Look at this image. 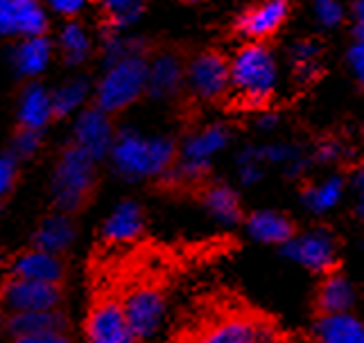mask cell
Here are the masks:
<instances>
[{"instance_id":"e575fe53","label":"cell","mask_w":364,"mask_h":343,"mask_svg":"<svg viewBox=\"0 0 364 343\" xmlns=\"http://www.w3.org/2000/svg\"><path fill=\"white\" fill-rule=\"evenodd\" d=\"M39 145H41V136H39V131L25 129V126H21V131H18L16 138H14V156L28 158V156L36 154V149H39Z\"/></svg>"},{"instance_id":"5bb4252c","label":"cell","mask_w":364,"mask_h":343,"mask_svg":"<svg viewBox=\"0 0 364 343\" xmlns=\"http://www.w3.org/2000/svg\"><path fill=\"white\" fill-rule=\"evenodd\" d=\"M206 343H267L279 339V332L272 323L249 319V316H233L220 321L202 334Z\"/></svg>"},{"instance_id":"f1b7e54d","label":"cell","mask_w":364,"mask_h":343,"mask_svg":"<svg viewBox=\"0 0 364 343\" xmlns=\"http://www.w3.org/2000/svg\"><path fill=\"white\" fill-rule=\"evenodd\" d=\"M292 68L301 82H310L321 68V48L317 41L304 39L292 48Z\"/></svg>"},{"instance_id":"f546056e","label":"cell","mask_w":364,"mask_h":343,"mask_svg":"<svg viewBox=\"0 0 364 343\" xmlns=\"http://www.w3.org/2000/svg\"><path fill=\"white\" fill-rule=\"evenodd\" d=\"M114 30H124L143 14V0H100Z\"/></svg>"},{"instance_id":"4316f807","label":"cell","mask_w":364,"mask_h":343,"mask_svg":"<svg viewBox=\"0 0 364 343\" xmlns=\"http://www.w3.org/2000/svg\"><path fill=\"white\" fill-rule=\"evenodd\" d=\"M91 93V84L86 77H73L68 82L61 84L57 91L53 93V111L57 118L73 116L80 107L86 104Z\"/></svg>"},{"instance_id":"d4e9b609","label":"cell","mask_w":364,"mask_h":343,"mask_svg":"<svg viewBox=\"0 0 364 343\" xmlns=\"http://www.w3.org/2000/svg\"><path fill=\"white\" fill-rule=\"evenodd\" d=\"M75 235H77V228H75L73 219L68 217V212H61V214L48 217L39 226L34 244H36V249H43V251L57 253L59 256V253H64L75 242Z\"/></svg>"},{"instance_id":"f35d334b","label":"cell","mask_w":364,"mask_h":343,"mask_svg":"<svg viewBox=\"0 0 364 343\" xmlns=\"http://www.w3.org/2000/svg\"><path fill=\"white\" fill-rule=\"evenodd\" d=\"M350 187H353V203H355V214L364 222V168L358 170L350 179Z\"/></svg>"},{"instance_id":"e0dca14e","label":"cell","mask_w":364,"mask_h":343,"mask_svg":"<svg viewBox=\"0 0 364 343\" xmlns=\"http://www.w3.org/2000/svg\"><path fill=\"white\" fill-rule=\"evenodd\" d=\"M50 57H53V45L46 39L43 34L36 36H23V39L11 50V63H14V70L21 77H36L41 75Z\"/></svg>"},{"instance_id":"ab89813d","label":"cell","mask_w":364,"mask_h":343,"mask_svg":"<svg viewBox=\"0 0 364 343\" xmlns=\"http://www.w3.org/2000/svg\"><path fill=\"white\" fill-rule=\"evenodd\" d=\"M279 122H281V116L279 113H262V116L258 118V129H262V131H272V129H276L279 126Z\"/></svg>"},{"instance_id":"4fadbf2b","label":"cell","mask_w":364,"mask_h":343,"mask_svg":"<svg viewBox=\"0 0 364 343\" xmlns=\"http://www.w3.org/2000/svg\"><path fill=\"white\" fill-rule=\"evenodd\" d=\"M114 124L105 109L93 107L80 113L75 122V143L84 147L95 160H102L114 145Z\"/></svg>"},{"instance_id":"7a4b0ae2","label":"cell","mask_w":364,"mask_h":343,"mask_svg":"<svg viewBox=\"0 0 364 343\" xmlns=\"http://www.w3.org/2000/svg\"><path fill=\"white\" fill-rule=\"evenodd\" d=\"M231 88L247 107H260L274 95L279 63L262 41H249L229 61Z\"/></svg>"},{"instance_id":"5b68a950","label":"cell","mask_w":364,"mask_h":343,"mask_svg":"<svg viewBox=\"0 0 364 343\" xmlns=\"http://www.w3.org/2000/svg\"><path fill=\"white\" fill-rule=\"evenodd\" d=\"M283 256L315 273H331L337 264V242L328 228L294 233L283 244Z\"/></svg>"},{"instance_id":"1f68e13d","label":"cell","mask_w":364,"mask_h":343,"mask_svg":"<svg viewBox=\"0 0 364 343\" xmlns=\"http://www.w3.org/2000/svg\"><path fill=\"white\" fill-rule=\"evenodd\" d=\"M315 18L321 28L335 30L344 23L342 0H315Z\"/></svg>"},{"instance_id":"d6a6232c","label":"cell","mask_w":364,"mask_h":343,"mask_svg":"<svg viewBox=\"0 0 364 343\" xmlns=\"http://www.w3.org/2000/svg\"><path fill=\"white\" fill-rule=\"evenodd\" d=\"M134 53H143L141 41L122 39V36H118V34H111L107 39V45H105V61H107V66H111V63H116L122 57L134 55Z\"/></svg>"},{"instance_id":"836d02e7","label":"cell","mask_w":364,"mask_h":343,"mask_svg":"<svg viewBox=\"0 0 364 343\" xmlns=\"http://www.w3.org/2000/svg\"><path fill=\"white\" fill-rule=\"evenodd\" d=\"M346 61L355 82L364 88V28H358V25L353 30V43L348 48Z\"/></svg>"},{"instance_id":"30bf717a","label":"cell","mask_w":364,"mask_h":343,"mask_svg":"<svg viewBox=\"0 0 364 343\" xmlns=\"http://www.w3.org/2000/svg\"><path fill=\"white\" fill-rule=\"evenodd\" d=\"M229 129L224 124L204 126L202 131L186 138L181 147V172L191 179L202 176L210 168L213 158L229 145Z\"/></svg>"},{"instance_id":"44dd1931","label":"cell","mask_w":364,"mask_h":343,"mask_svg":"<svg viewBox=\"0 0 364 343\" xmlns=\"http://www.w3.org/2000/svg\"><path fill=\"white\" fill-rule=\"evenodd\" d=\"M55 116L53 111V95H50L41 84H30L23 91L18 102V122L25 129L41 131L43 126Z\"/></svg>"},{"instance_id":"2e32d148","label":"cell","mask_w":364,"mask_h":343,"mask_svg":"<svg viewBox=\"0 0 364 343\" xmlns=\"http://www.w3.org/2000/svg\"><path fill=\"white\" fill-rule=\"evenodd\" d=\"M186 82V68L177 55L163 53L147 61V93L156 99L172 97Z\"/></svg>"},{"instance_id":"ac0fdd59","label":"cell","mask_w":364,"mask_h":343,"mask_svg":"<svg viewBox=\"0 0 364 343\" xmlns=\"http://www.w3.org/2000/svg\"><path fill=\"white\" fill-rule=\"evenodd\" d=\"M247 233L260 244H285L290 239L296 228L292 219H287L283 212L276 210H256L249 214L247 219Z\"/></svg>"},{"instance_id":"4dcf8cb0","label":"cell","mask_w":364,"mask_h":343,"mask_svg":"<svg viewBox=\"0 0 364 343\" xmlns=\"http://www.w3.org/2000/svg\"><path fill=\"white\" fill-rule=\"evenodd\" d=\"M265 172V163L258 156L256 147H245L237 156V176H240L242 185H254L262 179Z\"/></svg>"},{"instance_id":"83f0119b","label":"cell","mask_w":364,"mask_h":343,"mask_svg":"<svg viewBox=\"0 0 364 343\" xmlns=\"http://www.w3.org/2000/svg\"><path fill=\"white\" fill-rule=\"evenodd\" d=\"M59 48L64 55L68 66H80L91 55V36L86 32L84 25L80 23H68L59 34Z\"/></svg>"},{"instance_id":"8fae6325","label":"cell","mask_w":364,"mask_h":343,"mask_svg":"<svg viewBox=\"0 0 364 343\" xmlns=\"http://www.w3.org/2000/svg\"><path fill=\"white\" fill-rule=\"evenodd\" d=\"M290 16V0H260L237 18V32L249 41H267Z\"/></svg>"},{"instance_id":"6da1fadb","label":"cell","mask_w":364,"mask_h":343,"mask_svg":"<svg viewBox=\"0 0 364 343\" xmlns=\"http://www.w3.org/2000/svg\"><path fill=\"white\" fill-rule=\"evenodd\" d=\"M109 154L120 176L127 181H138L166 174L177 156V147L170 138L143 136L134 129H122L116 134Z\"/></svg>"},{"instance_id":"7402d4cb","label":"cell","mask_w":364,"mask_h":343,"mask_svg":"<svg viewBox=\"0 0 364 343\" xmlns=\"http://www.w3.org/2000/svg\"><path fill=\"white\" fill-rule=\"evenodd\" d=\"M143 231V210L136 201H122L109 214L102 235L109 242H129Z\"/></svg>"},{"instance_id":"60d3db41","label":"cell","mask_w":364,"mask_h":343,"mask_svg":"<svg viewBox=\"0 0 364 343\" xmlns=\"http://www.w3.org/2000/svg\"><path fill=\"white\" fill-rule=\"evenodd\" d=\"M353 18L358 28H364V0H355L353 3Z\"/></svg>"},{"instance_id":"277c9868","label":"cell","mask_w":364,"mask_h":343,"mask_svg":"<svg viewBox=\"0 0 364 343\" xmlns=\"http://www.w3.org/2000/svg\"><path fill=\"white\" fill-rule=\"evenodd\" d=\"M145 91L147 61L141 53H134L107 66V72L95 88V104L107 113H116L134 104Z\"/></svg>"},{"instance_id":"9a60e30c","label":"cell","mask_w":364,"mask_h":343,"mask_svg":"<svg viewBox=\"0 0 364 343\" xmlns=\"http://www.w3.org/2000/svg\"><path fill=\"white\" fill-rule=\"evenodd\" d=\"M86 337L93 343H129L132 332L124 319L122 305L116 300H105L89 314L86 321Z\"/></svg>"},{"instance_id":"8d00e7d4","label":"cell","mask_w":364,"mask_h":343,"mask_svg":"<svg viewBox=\"0 0 364 343\" xmlns=\"http://www.w3.org/2000/svg\"><path fill=\"white\" fill-rule=\"evenodd\" d=\"M317 163H335L342 158V147L337 141H321L317 147H315V154H312Z\"/></svg>"},{"instance_id":"ba28073f","label":"cell","mask_w":364,"mask_h":343,"mask_svg":"<svg viewBox=\"0 0 364 343\" xmlns=\"http://www.w3.org/2000/svg\"><path fill=\"white\" fill-rule=\"evenodd\" d=\"M132 339H149L159 332L166 316V300L152 287H138L122 303Z\"/></svg>"},{"instance_id":"b9f144b4","label":"cell","mask_w":364,"mask_h":343,"mask_svg":"<svg viewBox=\"0 0 364 343\" xmlns=\"http://www.w3.org/2000/svg\"><path fill=\"white\" fill-rule=\"evenodd\" d=\"M0 260H3V258H0Z\"/></svg>"},{"instance_id":"74e56055","label":"cell","mask_w":364,"mask_h":343,"mask_svg":"<svg viewBox=\"0 0 364 343\" xmlns=\"http://www.w3.org/2000/svg\"><path fill=\"white\" fill-rule=\"evenodd\" d=\"M46 3L59 16H77L86 7V0H46Z\"/></svg>"},{"instance_id":"603a6c76","label":"cell","mask_w":364,"mask_h":343,"mask_svg":"<svg viewBox=\"0 0 364 343\" xmlns=\"http://www.w3.org/2000/svg\"><path fill=\"white\" fill-rule=\"evenodd\" d=\"M344 192H346L344 179L340 174H333L328 179H321L317 183L306 185L304 192H301V201H304V206L310 212L326 214L340 206L344 199Z\"/></svg>"},{"instance_id":"d590c367","label":"cell","mask_w":364,"mask_h":343,"mask_svg":"<svg viewBox=\"0 0 364 343\" xmlns=\"http://www.w3.org/2000/svg\"><path fill=\"white\" fill-rule=\"evenodd\" d=\"M14 179H16V156L14 154L0 156V199L9 192V187L14 185Z\"/></svg>"},{"instance_id":"8992f818","label":"cell","mask_w":364,"mask_h":343,"mask_svg":"<svg viewBox=\"0 0 364 343\" xmlns=\"http://www.w3.org/2000/svg\"><path fill=\"white\" fill-rule=\"evenodd\" d=\"M186 84L191 93L204 102H215L231 88V70L229 59L220 53H202L197 55L191 66L186 68Z\"/></svg>"},{"instance_id":"d6986e66","label":"cell","mask_w":364,"mask_h":343,"mask_svg":"<svg viewBox=\"0 0 364 343\" xmlns=\"http://www.w3.org/2000/svg\"><path fill=\"white\" fill-rule=\"evenodd\" d=\"M315 337L323 343H364V323L350 312L321 314Z\"/></svg>"},{"instance_id":"3957f363","label":"cell","mask_w":364,"mask_h":343,"mask_svg":"<svg viewBox=\"0 0 364 343\" xmlns=\"http://www.w3.org/2000/svg\"><path fill=\"white\" fill-rule=\"evenodd\" d=\"M95 158L73 143L59 156L53 176V197L55 206L61 212H75L89 201L95 185Z\"/></svg>"},{"instance_id":"9c48e42d","label":"cell","mask_w":364,"mask_h":343,"mask_svg":"<svg viewBox=\"0 0 364 343\" xmlns=\"http://www.w3.org/2000/svg\"><path fill=\"white\" fill-rule=\"evenodd\" d=\"M59 303H61V291L57 283H39L16 276L3 287V294H0V305L9 314L55 310Z\"/></svg>"},{"instance_id":"7c38bea8","label":"cell","mask_w":364,"mask_h":343,"mask_svg":"<svg viewBox=\"0 0 364 343\" xmlns=\"http://www.w3.org/2000/svg\"><path fill=\"white\" fill-rule=\"evenodd\" d=\"M48 28V16L36 0H0V36H36Z\"/></svg>"},{"instance_id":"ffe728a7","label":"cell","mask_w":364,"mask_h":343,"mask_svg":"<svg viewBox=\"0 0 364 343\" xmlns=\"http://www.w3.org/2000/svg\"><path fill=\"white\" fill-rule=\"evenodd\" d=\"M14 276L16 278H28V281H39V283H57L64 276V264H61L57 253H50L43 249H34L14 262Z\"/></svg>"},{"instance_id":"52a82bcc","label":"cell","mask_w":364,"mask_h":343,"mask_svg":"<svg viewBox=\"0 0 364 343\" xmlns=\"http://www.w3.org/2000/svg\"><path fill=\"white\" fill-rule=\"evenodd\" d=\"M7 332L18 343H64L66 319L55 310L16 312L9 316Z\"/></svg>"},{"instance_id":"cb8c5ba5","label":"cell","mask_w":364,"mask_h":343,"mask_svg":"<svg viewBox=\"0 0 364 343\" xmlns=\"http://www.w3.org/2000/svg\"><path fill=\"white\" fill-rule=\"evenodd\" d=\"M355 305V289L348 278L342 273H328L323 278L317 294V307L321 314H335V312H350Z\"/></svg>"},{"instance_id":"484cf974","label":"cell","mask_w":364,"mask_h":343,"mask_svg":"<svg viewBox=\"0 0 364 343\" xmlns=\"http://www.w3.org/2000/svg\"><path fill=\"white\" fill-rule=\"evenodd\" d=\"M204 206L210 212V217L222 226H235L242 219L240 199L229 185H210L204 192Z\"/></svg>"}]
</instances>
